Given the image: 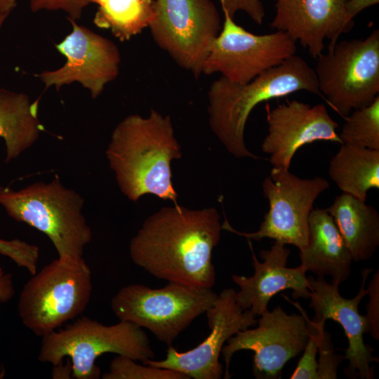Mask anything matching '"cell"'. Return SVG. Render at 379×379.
I'll return each mask as SVG.
<instances>
[{
	"label": "cell",
	"mask_w": 379,
	"mask_h": 379,
	"mask_svg": "<svg viewBox=\"0 0 379 379\" xmlns=\"http://www.w3.org/2000/svg\"><path fill=\"white\" fill-rule=\"evenodd\" d=\"M368 294L370 295L366 315L368 323V332L372 338L379 339V271L373 274L370 281Z\"/></svg>",
	"instance_id": "cell-31"
},
{
	"label": "cell",
	"mask_w": 379,
	"mask_h": 379,
	"mask_svg": "<svg viewBox=\"0 0 379 379\" xmlns=\"http://www.w3.org/2000/svg\"><path fill=\"white\" fill-rule=\"evenodd\" d=\"M301 267L317 276H330L340 285L350 276L353 262L332 216L324 208L312 209L306 246L300 251Z\"/></svg>",
	"instance_id": "cell-19"
},
{
	"label": "cell",
	"mask_w": 379,
	"mask_h": 379,
	"mask_svg": "<svg viewBox=\"0 0 379 379\" xmlns=\"http://www.w3.org/2000/svg\"><path fill=\"white\" fill-rule=\"evenodd\" d=\"M332 216L355 262L372 258L379 246V213L366 201L343 193L325 208Z\"/></svg>",
	"instance_id": "cell-20"
},
{
	"label": "cell",
	"mask_w": 379,
	"mask_h": 379,
	"mask_svg": "<svg viewBox=\"0 0 379 379\" xmlns=\"http://www.w3.org/2000/svg\"><path fill=\"white\" fill-rule=\"evenodd\" d=\"M379 0H350L347 6V11L352 19L363 10L376 5Z\"/></svg>",
	"instance_id": "cell-33"
},
{
	"label": "cell",
	"mask_w": 379,
	"mask_h": 379,
	"mask_svg": "<svg viewBox=\"0 0 379 379\" xmlns=\"http://www.w3.org/2000/svg\"><path fill=\"white\" fill-rule=\"evenodd\" d=\"M16 4V0H0V15H9Z\"/></svg>",
	"instance_id": "cell-34"
},
{
	"label": "cell",
	"mask_w": 379,
	"mask_h": 379,
	"mask_svg": "<svg viewBox=\"0 0 379 379\" xmlns=\"http://www.w3.org/2000/svg\"><path fill=\"white\" fill-rule=\"evenodd\" d=\"M93 290L91 270L84 258L53 260L24 285L18 312L22 324L42 337L81 314Z\"/></svg>",
	"instance_id": "cell-6"
},
{
	"label": "cell",
	"mask_w": 379,
	"mask_h": 379,
	"mask_svg": "<svg viewBox=\"0 0 379 379\" xmlns=\"http://www.w3.org/2000/svg\"><path fill=\"white\" fill-rule=\"evenodd\" d=\"M15 293L12 274L0 263V303L11 300Z\"/></svg>",
	"instance_id": "cell-32"
},
{
	"label": "cell",
	"mask_w": 379,
	"mask_h": 379,
	"mask_svg": "<svg viewBox=\"0 0 379 379\" xmlns=\"http://www.w3.org/2000/svg\"><path fill=\"white\" fill-rule=\"evenodd\" d=\"M328 174L343 193L366 201L369 190L379 189V150L341 144Z\"/></svg>",
	"instance_id": "cell-22"
},
{
	"label": "cell",
	"mask_w": 379,
	"mask_h": 379,
	"mask_svg": "<svg viewBox=\"0 0 379 379\" xmlns=\"http://www.w3.org/2000/svg\"><path fill=\"white\" fill-rule=\"evenodd\" d=\"M267 134L261 148L273 168L289 169L295 152L316 141L342 144L338 124L326 106L292 100L270 109L267 106Z\"/></svg>",
	"instance_id": "cell-16"
},
{
	"label": "cell",
	"mask_w": 379,
	"mask_h": 379,
	"mask_svg": "<svg viewBox=\"0 0 379 379\" xmlns=\"http://www.w3.org/2000/svg\"><path fill=\"white\" fill-rule=\"evenodd\" d=\"M316 60L321 96L341 117L370 105L378 96V29L364 39L337 41Z\"/></svg>",
	"instance_id": "cell-8"
},
{
	"label": "cell",
	"mask_w": 379,
	"mask_h": 379,
	"mask_svg": "<svg viewBox=\"0 0 379 379\" xmlns=\"http://www.w3.org/2000/svg\"><path fill=\"white\" fill-rule=\"evenodd\" d=\"M84 200L65 187L55 175L50 182H36L20 190L0 187V205L15 220L46 234L58 258H83L92 231L82 213Z\"/></svg>",
	"instance_id": "cell-4"
},
{
	"label": "cell",
	"mask_w": 379,
	"mask_h": 379,
	"mask_svg": "<svg viewBox=\"0 0 379 379\" xmlns=\"http://www.w3.org/2000/svg\"><path fill=\"white\" fill-rule=\"evenodd\" d=\"M39 101H31L24 93L0 88V138L5 141L6 163L29 148L44 130L38 117Z\"/></svg>",
	"instance_id": "cell-21"
},
{
	"label": "cell",
	"mask_w": 379,
	"mask_h": 379,
	"mask_svg": "<svg viewBox=\"0 0 379 379\" xmlns=\"http://www.w3.org/2000/svg\"><path fill=\"white\" fill-rule=\"evenodd\" d=\"M68 20L72 30L55 45L65 62L58 69L43 71L37 77L46 88L54 86L58 90L64 85L79 83L95 99L119 74V50L110 39L76 20Z\"/></svg>",
	"instance_id": "cell-13"
},
{
	"label": "cell",
	"mask_w": 379,
	"mask_h": 379,
	"mask_svg": "<svg viewBox=\"0 0 379 379\" xmlns=\"http://www.w3.org/2000/svg\"><path fill=\"white\" fill-rule=\"evenodd\" d=\"M222 229L215 208L164 207L147 218L131 239L130 256L156 278L212 288L215 282L212 254Z\"/></svg>",
	"instance_id": "cell-1"
},
{
	"label": "cell",
	"mask_w": 379,
	"mask_h": 379,
	"mask_svg": "<svg viewBox=\"0 0 379 379\" xmlns=\"http://www.w3.org/2000/svg\"><path fill=\"white\" fill-rule=\"evenodd\" d=\"M301 91L321 95L314 69L296 54L246 83L222 76L212 83L208 93L211 128L234 157L260 159L244 142L251 112L262 102Z\"/></svg>",
	"instance_id": "cell-3"
},
{
	"label": "cell",
	"mask_w": 379,
	"mask_h": 379,
	"mask_svg": "<svg viewBox=\"0 0 379 379\" xmlns=\"http://www.w3.org/2000/svg\"><path fill=\"white\" fill-rule=\"evenodd\" d=\"M0 254L10 258L18 266L25 269L31 275L37 272L39 249L34 244L20 239H0Z\"/></svg>",
	"instance_id": "cell-27"
},
{
	"label": "cell",
	"mask_w": 379,
	"mask_h": 379,
	"mask_svg": "<svg viewBox=\"0 0 379 379\" xmlns=\"http://www.w3.org/2000/svg\"><path fill=\"white\" fill-rule=\"evenodd\" d=\"M91 3V0H30L29 4L32 12L62 11L68 15V19L77 20Z\"/></svg>",
	"instance_id": "cell-29"
},
{
	"label": "cell",
	"mask_w": 379,
	"mask_h": 379,
	"mask_svg": "<svg viewBox=\"0 0 379 379\" xmlns=\"http://www.w3.org/2000/svg\"><path fill=\"white\" fill-rule=\"evenodd\" d=\"M307 319L310 327L309 338L291 379H318L317 345L311 320Z\"/></svg>",
	"instance_id": "cell-28"
},
{
	"label": "cell",
	"mask_w": 379,
	"mask_h": 379,
	"mask_svg": "<svg viewBox=\"0 0 379 379\" xmlns=\"http://www.w3.org/2000/svg\"><path fill=\"white\" fill-rule=\"evenodd\" d=\"M8 15H0V29L2 27L4 22L8 18Z\"/></svg>",
	"instance_id": "cell-35"
},
{
	"label": "cell",
	"mask_w": 379,
	"mask_h": 379,
	"mask_svg": "<svg viewBox=\"0 0 379 379\" xmlns=\"http://www.w3.org/2000/svg\"><path fill=\"white\" fill-rule=\"evenodd\" d=\"M97 5L93 22L121 41L148 27L154 15V0H91Z\"/></svg>",
	"instance_id": "cell-23"
},
{
	"label": "cell",
	"mask_w": 379,
	"mask_h": 379,
	"mask_svg": "<svg viewBox=\"0 0 379 379\" xmlns=\"http://www.w3.org/2000/svg\"><path fill=\"white\" fill-rule=\"evenodd\" d=\"M275 14L270 27L288 34L316 59L325 48L350 31L354 19L348 14L350 0H272Z\"/></svg>",
	"instance_id": "cell-17"
},
{
	"label": "cell",
	"mask_w": 379,
	"mask_h": 379,
	"mask_svg": "<svg viewBox=\"0 0 379 379\" xmlns=\"http://www.w3.org/2000/svg\"><path fill=\"white\" fill-rule=\"evenodd\" d=\"M235 291L225 288L206 312L211 332L196 347L187 352L168 346L162 360L148 359L143 364L180 372L189 378L220 379L223 375L219 357L225 343L240 331L257 324L255 316L244 310L237 302Z\"/></svg>",
	"instance_id": "cell-14"
},
{
	"label": "cell",
	"mask_w": 379,
	"mask_h": 379,
	"mask_svg": "<svg viewBox=\"0 0 379 379\" xmlns=\"http://www.w3.org/2000/svg\"><path fill=\"white\" fill-rule=\"evenodd\" d=\"M223 13L222 29L205 60L202 74L220 72L230 81L244 84L296 54V42L286 33L255 34L237 25L226 11Z\"/></svg>",
	"instance_id": "cell-11"
},
{
	"label": "cell",
	"mask_w": 379,
	"mask_h": 379,
	"mask_svg": "<svg viewBox=\"0 0 379 379\" xmlns=\"http://www.w3.org/2000/svg\"><path fill=\"white\" fill-rule=\"evenodd\" d=\"M252 265L255 269L252 277H246L232 274V281L239 287L235 292L237 304L244 310H249L255 317L267 310L270 299L279 292L293 290L295 298H309L310 285L306 272L300 265L288 267L287 262L291 250L286 244L275 241L269 250H262L260 262L248 241Z\"/></svg>",
	"instance_id": "cell-18"
},
{
	"label": "cell",
	"mask_w": 379,
	"mask_h": 379,
	"mask_svg": "<svg viewBox=\"0 0 379 379\" xmlns=\"http://www.w3.org/2000/svg\"><path fill=\"white\" fill-rule=\"evenodd\" d=\"M269 210L258 231L251 233L234 230L225 219L222 228L249 239L270 238L291 244L299 251L307 242L310 214L318 197L329 187L324 178H301L289 169L272 168L262 183Z\"/></svg>",
	"instance_id": "cell-10"
},
{
	"label": "cell",
	"mask_w": 379,
	"mask_h": 379,
	"mask_svg": "<svg viewBox=\"0 0 379 379\" xmlns=\"http://www.w3.org/2000/svg\"><path fill=\"white\" fill-rule=\"evenodd\" d=\"M136 361L117 355L110 362L103 379H190L185 375L168 368L140 365Z\"/></svg>",
	"instance_id": "cell-25"
},
{
	"label": "cell",
	"mask_w": 379,
	"mask_h": 379,
	"mask_svg": "<svg viewBox=\"0 0 379 379\" xmlns=\"http://www.w3.org/2000/svg\"><path fill=\"white\" fill-rule=\"evenodd\" d=\"M211 288L168 282L160 288L142 284L122 287L112 298L111 308L119 321L148 329L168 346L199 316L214 304Z\"/></svg>",
	"instance_id": "cell-7"
},
{
	"label": "cell",
	"mask_w": 379,
	"mask_h": 379,
	"mask_svg": "<svg viewBox=\"0 0 379 379\" xmlns=\"http://www.w3.org/2000/svg\"><path fill=\"white\" fill-rule=\"evenodd\" d=\"M339 137L342 144L379 150V95L368 105L352 110Z\"/></svg>",
	"instance_id": "cell-24"
},
{
	"label": "cell",
	"mask_w": 379,
	"mask_h": 379,
	"mask_svg": "<svg viewBox=\"0 0 379 379\" xmlns=\"http://www.w3.org/2000/svg\"><path fill=\"white\" fill-rule=\"evenodd\" d=\"M105 154L120 190L130 200L152 194L178 204L171 162L182 154L169 116L152 109L145 118L125 117L114 129Z\"/></svg>",
	"instance_id": "cell-2"
},
{
	"label": "cell",
	"mask_w": 379,
	"mask_h": 379,
	"mask_svg": "<svg viewBox=\"0 0 379 379\" xmlns=\"http://www.w3.org/2000/svg\"><path fill=\"white\" fill-rule=\"evenodd\" d=\"M325 323L311 321L319 354L318 379H335L338 368L345 357L335 354L331 336L325 330Z\"/></svg>",
	"instance_id": "cell-26"
},
{
	"label": "cell",
	"mask_w": 379,
	"mask_h": 379,
	"mask_svg": "<svg viewBox=\"0 0 379 379\" xmlns=\"http://www.w3.org/2000/svg\"><path fill=\"white\" fill-rule=\"evenodd\" d=\"M222 26L211 0H154L148 27L156 44L198 78Z\"/></svg>",
	"instance_id": "cell-9"
},
{
	"label": "cell",
	"mask_w": 379,
	"mask_h": 379,
	"mask_svg": "<svg viewBox=\"0 0 379 379\" xmlns=\"http://www.w3.org/2000/svg\"><path fill=\"white\" fill-rule=\"evenodd\" d=\"M288 314L278 306L262 314L255 328H246L230 337L221 353L225 362L224 378H230L233 354L244 350L254 352L253 373L257 379H277L284 365L303 351L310 335L306 314Z\"/></svg>",
	"instance_id": "cell-12"
},
{
	"label": "cell",
	"mask_w": 379,
	"mask_h": 379,
	"mask_svg": "<svg viewBox=\"0 0 379 379\" xmlns=\"http://www.w3.org/2000/svg\"><path fill=\"white\" fill-rule=\"evenodd\" d=\"M371 271L372 269L368 268L362 270L360 289L350 299L343 297L339 292V285L327 282L324 277H307L310 285V307L315 314L312 321L326 322L331 319L343 327L348 341L344 357L348 361V366L344 371L352 378H373L372 364L378 361L372 354L373 349L364 343V334L368 332V323L366 317L359 312L360 302L368 294L365 284Z\"/></svg>",
	"instance_id": "cell-15"
},
{
	"label": "cell",
	"mask_w": 379,
	"mask_h": 379,
	"mask_svg": "<svg viewBox=\"0 0 379 379\" xmlns=\"http://www.w3.org/2000/svg\"><path fill=\"white\" fill-rule=\"evenodd\" d=\"M222 9L234 18L237 11L245 12L257 25H262L265 11L260 0H220Z\"/></svg>",
	"instance_id": "cell-30"
},
{
	"label": "cell",
	"mask_w": 379,
	"mask_h": 379,
	"mask_svg": "<svg viewBox=\"0 0 379 379\" xmlns=\"http://www.w3.org/2000/svg\"><path fill=\"white\" fill-rule=\"evenodd\" d=\"M41 338L39 360L56 366L69 357L72 376L77 379L99 378L100 370L95 361L104 354L114 353L141 362L154 358L146 333L128 321L105 325L83 317Z\"/></svg>",
	"instance_id": "cell-5"
}]
</instances>
